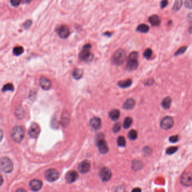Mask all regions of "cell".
I'll return each instance as SVG.
<instances>
[{
  "instance_id": "obj_1",
  "label": "cell",
  "mask_w": 192,
  "mask_h": 192,
  "mask_svg": "<svg viewBox=\"0 0 192 192\" xmlns=\"http://www.w3.org/2000/svg\"><path fill=\"white\" fill-rule=\"evenodd\" d=\"M91 47V46L90 44H86L82 47L79 54V59L81 62L87 63L91 62L93 59L94 55L90 51Z\"/></svg>"
},
{
  "instance_id": "obj_2",
  "label": "cell",
  "mask_w": 192,
  "mask_h": 192,
  "mask_svg": "<svg viewBox=\"0 0 192 192\" xmlns=\"http://www.w3.org/2000/svg\"><path fill=\"white\" fill-rule=\"evenodd\" d=\"M138 54L136 52H132L128 57L126 69L128 71H133L138 68Z\"/></svg>"
},
{
  "instance_id": "obj_3",
  "label": "cell",
  "mask_w": 192,
  "mask_h": 192,
  "mask_svg": "<svg viewBox=\"0 0 192 192\" xmlns=\"http://www.w3.org/2000/svg\"><path fill=\"white\" fill-rule=\"evenodd\" d=\"M126 58L125 51L123 49H119L115 52L112 57V63L116 65L120 66L123 64Z\"/></svg>"
},
{
  "instance_id": "obj_4",
  "label": "cell",
  "mask_w": 192,
  "mask_h": 192,
  "mask_svg": "<svg viewBox=\"0 0 192 192\" xmlns=\"http://www.w3.org/2000/svg\"><path fill=\"white\" fill-rule=\"evenodd\" d=\"M12 139L17 143H20L24 136V130L20 126H15L12 129Z\"/></svg>"
},
{
  "instance_id": "obj_5",
  "label": "cell",
  "mask_w": 192,
  "mask_h": 192,
  "mask_svg": "<svg viewBox=\"0 0 192 192\" xmlns=\"http://www.w3.org/2000/svg\"><path fill=\"white\" fill-rule=\"evenodd\" d=\"M104 136L102 133L98 134L96 137V143L99 152L102 154H106L108 151V146L106 141L104 140Z\"/></svg>"
},
{
  "instance_id": "obj_6",
  "label": "cell",
  "mask_w": 192,
  "mask_h": 192,
  "mask_svg": "<svg viewBox=\"0 0 192 192\" xmlns=\"http://www.w3.org/2000/svg\"><path fill=\"white\" fill-rule=\"evenodd\" d=\"M13 169L12 161L7 157H3L1 160V170L5 173H10Z\"/></svg>"
},
{
  "instance_id": "obj_7",
  "label": "cell",
  "mask_w": 192,
  "mask_h": 192,
  "mask_svg": "<svg viewBox=\"0 0 192 192\" xmlns=\"http://www.w3.org/2000/svg\"><path fill=\"white\" fill-rule=\"evenodd\" d=\"M180 183L185 186H192V173L190 172H184L180 177Z\"/></svg>"
},
{
  "instance_id": "obj_8",
  "label": "cell",
  "mask_w": 192,
  "mask_h": 192,
  "mask_svg": "<svg viewBox=\"0 0 192 192\" xmlns=\"http://www.w3.org/2000/svg\"><path fill=\"white\" fill-rule=\"evenodd\" d=\"M45 175L47 180L50 182H53L58 179L59 177V173L57 170L51 169L46 171Z\"/></svg>"
},
{
  "instance_id": "obj_9",
  "label": "cell",
  "mask_w": 192,
  "mask_h": 192,
  "mask_svg": "<svg viewBox=\"0 0 192 192\" xmlns=\"http://www.w3.org/2000/svg\"><path fill=\"white\" fill-rule=\"evenodd\" d=\"M174 121L171 117L167 116L164 117L161 121L160 126L162 129L169 130L172 128Z\"/></svg>"
},
{
  "instance_id": "obj_10",
  "label": "cell",
  "mask_w": 192,
  "mask_h": 192,
  "mask_svg": "<svg viewBox=\"0 0 192 192\" xmlns=\"http://www.w3.org/2000/svg\"><path fill=\"white\" fill-rule=\"evenodd\" d=\"M40 127L36 123L32 124L28 130L29 136L32 138H37L40 133Z\"/></svg>"
},
{
  "instance_id": "obj_11",
  "label": "cell",
  "mask_w": 192,
  "mask_h": 192,
  "mask_svg": "<svg viewBox=\"0 0 192 192\" xmlns=\"http://www.w3.org/2000/svg\"><path fill=\"white\" fill-rule=\"evenodd\" d=\"M100 177L104 182H106L111 179L112 177V172L111 170L107 167H103L100 171Z\"/></svg>"
},
{
  "instance_id": "obj_12",
  "label": "cell",
  "mask_w": 192,
  "mask_h": 192,
  "mask_svg": "<svg viewBox=\"0 0 192 192\" xmlns=\"http://www.w3.org/2000/svg\"><path fill=\"white\" fill-rule=\"evenodd\" d=\"M57 32L59 36L62 38H66L69 36L70 34L69 28L66 26H62L59 27L57 28Z\"/></svg>"
},
{
  "instance_id": "obj_13",
  "label": "cell",
  "mask_w": 192,
  "mask_h": 192,
  "mask_svg": "<svg viewBox=\"0 0 192 192\" xmlns=\"http://www.w3.org/2000/svg\"><path fill=\"white\" fill-rule=\"evenodd\" d=\"M91 168V165L90 161L85 160L81 162L78 166V170L82 174H86L89 172Z\"/></svg>"
},
{
  "instance_id": "obj_14",
  "label": "cell",
  "mask_w": 192,
  "mask_h": 192,
  "mask_svg": "<svg viewBox=\"0 0 192 192\" xmlns=\"http://www.w3.org/2000/svg\"><path fill=\"white\" fill-rule=\"evenodd\" d=\"M78 177L77 172L75 171H70L66 173V180L68 183H72L77 179Z\"/></svg>"
},
{
  "instance_id": "obj_15",
  "label": "cell",
  "mask_w": 192,
  "mask_h": 192,
  "mask_svg": "<svg viewBox=\"0 0 192 192\" xmlns=\"http://www.w3.org/2000/svg\"><path fill=\"white\" fill-rule=\"evenodd\" d=\"M30 187L32 190L34 192H37L40 190L42 186V183L41 181L38 179H34L30 182Z\"/></svg>"
},
{
  "instance_id": "obj_16",
  "label": "cell",
  "mask_w": 192,
  "mask_h": 192,
  "mask_svg": "<svg viewBox=\"0 0 192 192\" xmlns=\"http://www.w3.org/2000/svg\"><path fill=\"white\" fill-rule=\"evenodd\" d=\"M90 125L94 129H100L101 126V118L97 117L92 118L90 121Z\"/></svg>"
},
{
  "instance_id": "obj_17",
  "label": "cell",
  "mask_w": 192,
  "mask_h": 192,
  "mask_svg": "<svg viewBox=\"0 0 192 192\" xmlns=\"http://www.w3.org/2000/svg\"><path fill=\"white\" fill-rule=\"evenodd\" d=\"M40 85L43 90H48L51 88L52 82L47 78L42 77L40 80Z\"/></svg>"
},
{
  "instance_id": "obj_18",
  "label": "cell",
  "mask_w": 192,
  "mask_h": 192,
  "mask_svg": "<svg viewBox=\"0 0 192 192\" xmlns=\"http://www.w3.org/2000/svg\"><path fill=\"white\" fill-rule=\"evenodd\" d=\"M150 23L153 26H158L161 24V19L157 15H153L149 18Z\"/></svg>"
},
{
  "instance_id": "obj_19",
  "label": "cell",
  "mask_w": 192,
  "mask_h": 192,
  "mask_svg": "<svg viewBox=\"0 0 192 192\" xmlns=\"http://www.w3.org/2000/svg\"><path fill=\"white\" fill-rule=\"evenodd\" d=\"M135 102L132 99H128L123 104V107L124 109L127 110L131 109L135 106Z\"/></svg>"
},
{
  "instance_id": "obj_20",
  "label": "cell",
  "mask_w": 192,
  "mask_h": 192,
  "mask_svg": "<svg viewBox=\"0 0 192 192\" xmlns=\"http://www.w3.org/2000/svg\"><path fill=\"white\" fill-rule=\"evenodd\" d=\"M109 117L113 121H117L120 116V112L118 109H113L109 112Z\"/></svg>"
},
{
  "instance_id": "obj_21",
  "label": "cell",
  "mask_w": 192,
  "mask_h": 192,
  "mask_svg": "<svg viewBox=\"0 0 192 192\" xmlns=\"http://www.w3.org/2000/svg\"><path fill=\"white\" fill-rule=\"evenodd\" d=\"M132 84V81L130 79H128L127 80L125 81H120L118 82V85L120 86L121 88H127L129 87Z\"/></svg>"
},
{
  "instance_id": "obj_22",
  "label": "cell",
  "mask_w": 192,
  "mask_h": 192,
  "mask_svg": "<svg viewBox=\"0 0 192 192\" xmlns=\"http://www.w3.org/2000/svg\"><path fill=\"white\" fill-rule=\"evenodd\" d=\"M161 105L164 109H169L171 106V99L170 97L165 98L162 101Z\"/></svg>"
},
{
  "instance_id": "obj_23",
  "label": "cell",
  "mask_w": 192,
  "mask_h": 192,
  "mask_svg": "<svg viewBox=\"0 0 192 192\" xmlns=\"http://www.w3.org/2000/svg\"><path fill=\"white\" fill-rule=\"evenodd\" d=\"M83 72L82 69H76L73 72V77L76 80H80L83 76Z\"/></svg>"
},
{
  "instance_id": "obj_24",
  "label": "cell",
  "mask_w": 192,
  "mask_h": 192,
  "mask_svg": "<svg viewBox=\"0 0 192 192\" xmlns=\"http://www.w3.org/2000/svg\"><path fill=\"white\" fill-rule=\"evenodd\" d=\"M136 30L141 33H146L149 31V27L146 24H142L138 26Z\"/></svg>"
},
{
  "instance_id": "obj_25",
  "label": "cell",
  "mask_w": 192,
  "mask_h": 192,
  "mask_svg": "<svg viewBox=\"0 0 192 192\" xmlns=\"http://www.w3.org/2000/svg\"><path fill=\"white\" fill-rule=\"evenodd\" d=\"M132 123V120L131 118L126 117L123 121V127L125 129H127L131 126Z\"/></svg>"
},
{
  "instance_id": "obj_26",
  "label": "cell",
  "mask_w": 192,
  "mask_h": 192,
  "mask_svg": "<svg viewBox=\"0 0 192 192\" xmlns=\"http://www.w3.org/2000/svg\"><path fill=\"white\" fill-rule=\"evenodd\" d=\"M142 167H143V165L140 161L135 160V161L132 162V169L134 170L135 171H138V170H140L142 168Z\"/></svg>"
},
{
  "instance_id": "obj_27",
  "label": "cell",
  "mask_w": 192,
  "mask_h": 192,
  "mask_svg": "<svg viewBox=\"0 0 192 192\" xmlns=\"http://www.w3.org/2000/svg\"><path fill=\"white\" fill-rule=\"evenodd\" d=\"M24 52V48L22 46H17L13 49V53L16 56H19Z\"/></svg>"
},
{
  "instance_id": "obj_28",
  "label": "cell",
  "mask_w": 192,
  "mask_h": 192,
  "mask_svg": "<svg viewBox=\"0 0 192 192\" xmlns=\"http://www.w3.org/2000/svg\"><path fill=\"white\" fill-rule=\"evenodd\" d=\"M128 137L131 140H136L138 138V133L134 130H131L128 134Z\"/></svg>"
},
{
  "instance_id": "obj_29",
  "label": "cell",
  "mask_w": 192,
  "mask_h": 192,
  "mask_svg": "<svg viewBox=\"0 0 192 192\" xmlns=\"http://www.w3.org/2000/svg\"><path fill=\"white\" fill-rule=\"evenodd\" d=\"M16 115L17 117L19 119L23 118L24 116V112L23 108L20 106H18L17 109H16Z\"/></svg>"
},
{
  "instance_id": "obj_30",
  "label": "cell",
  "mask_w": 192,
  "mask_h": 192,
  "mask_svg": "<svg viewBox=\"0 0 192 192\" xmlns=\"http://www.w3.org/2000/svg\"><path fill=\"white\" fill-rule=\"evenodd\" d=\"M14 89L13 85L11 83H7L3 86L2 89V91L6 92L9 91H13Z\"/></svg>"
},
{
  "instance_id": "obj_31",
  "label": "cell",
  "mask_w": 192,
  "mask_h": 192,
  "mask_svg": "<svg viewBox=\"0 0 192 192\" xmlns=\"http://www.w3.org/2000/svg\"><path fill=\"white\" fill-rule=\"evenodd\" d=\"M117 144L119 146L124 147L126 145V139L123 136H119L117 139Z\"/></svg>"
},
{
  "instance_id": "obj_32",
  "label": "cell",
  "mask_w": 192,
  "mask_h": 192,
  "mask_svg": "<svg viewBox=\"0 0 192 192\" xmlns=\"http://www.w3.org/2000/svg\"><path fill=\"white\" fill-rule=\"evenodd\" d=\"M183 5V1L180 0L176 1L174 3V5L173 6V10L175 11H178L181 8V7Z\"/></svg>"
},
{
  "instance_id": "obj_33",
  "label": "cell",
  "mask_w": 192,
  "mask_h": 192,
  "mask_svg": "<svg viewBox=\"0 0 192 192\" xmlns=\"http://www.w3.org/2000/svg\"><path fill=\"white\" fill-rule=\"evenodd\" d=\"M178 150V148L177 146H170L166 149V153L167 155H173L177 152Z\"/></svg>"
},
{
  "instance_id": "obj_34",
  "label": "cell",
  "mask_w": 192,
  "mask_h": 192,
  "mask_svg": "<svg viewBox=\"0 0 192 192\" xmlns=\"http://www.w3.org/2000/svg\"><path fill=\"white\" fill-rule=\"evenodd\" d=\"M152 54H153V52H152V50L150 49H147L145 50V52H144V57L148 59L152 57Z\"/></svg>"
},
{
  "instance_id": "obj_35",
  "label": "cell",
  "mask_w": 192,
  "mask_h": 192,
  "mask_svg": "<svg viewBox=\"0 0 192 192\" xmlns=\"http://www.w3.org/2000/svg\"><path fill=\"white\" fill-rule=\"evenodd\" d=\"M186 49H187V47L186 46H183L180 47V49L178 50L177 52H175V56H177V55H179L183 54V53H184L185 51H186Z\"/></svg>"
},
{
  "instance_id": "obj_36",
  "label": "cell",
  "mask_w": 192,
  "mask_h": 192,
  "mask_svg": "<svg viewBox=\"0 0 192 192\" xmlns=\"http://www.w3.org/2000/svg\"><path fill=\"white\" fill-rule=\"evenodd\" d=\"M121 128V124L120 122H117L115 123L113 127V131L114 132H117L120 131Z\"/></svg>"
},
{
  "instance_id": "obj_37",
  "label": "cell",
  "mask_w": 192,
  "mask_h": 192,
  "mask_svg": "<svg viewBox=\"0 0 192 192\" xmlns=\"http://www.w3.org/2000/svg\"><path fill=\"white\" fill-rule=\"evenodd\" d=\"M179 140V136L178 135H173L170 136L169 138V141L171 143H176Z\"/></svg>"
},
{
  "instance_id": "obj_38",
  "label": "cell",
  "mask_w": 192,
  "mask_h": 192,
  "mask_svg": "<svg viewBox=\"0 0 192 192\" xmlns=\"http://www.w3.org/2000/svg\"><path fill=\"white\" fill-rule=\"evenodd\" d=\"M32 21L30 20H28L26 21L25 23L23 24V28L25 29L29 28L30 26H31Z\"/></svg>"
},
{
  "instance_id": "obj_39",
  "label": "cell",
  "mask_w": 192,
  "mask_h": 192,
  "mask_svg": "<svg viewBox=\"0 0 192 192\" xmlns=\"http://www.w3.org/2000/svg\"><path fill=\"white\" fill-rule=\"evenodd\" d=\"M21 1H17V0H12L10 1V3L12 6H14V7H17L20 5Z\"/></svg>"
},
{
  "instance_id": "obj_40",
  "label": "cell",
  "mask_w": 192,
  "mask_h": 192,
  "mask_svg": "<svg viewBox=\"0 0 192 192\" xmlns=\"http://www.w3.org/2000/svg\"><path fill=\"white\" fill-rule=\"evenodd\" d=\"M185 5L189 9H192V0H188L185 2Z\"/></svg>"
},
{
  "instance_id": "obj_41",
  "label": "cell",
  "mask_w": 192,
  "mask_h": 192,
  "mask_svg": "<svg viewBox=\"0 0 192 192\" xmlns=\"http://www.w3.org/2000/svg\"><path fill=\"white\" fill-rule=\"evenodd\" d=\"M168 4V1H162L161 2V8H164Z\"/></svg>"
},
{
  "instance_id": "obj_42",
  "label": "cell",
  "mask_w": 192,
  "mask_h": 192,
  "mask_svg": "<svg viewBox=\"0 0 192 192\" xmlns=\"http://www.w3.org/2000/svg\"><path fill=\"white\" fill-rule=\"evenodd\" d=\"M116 192H125V190L123 186H120L116 189Z\"/></svg>"
},
{
  "instance_id": "obj_43",
  "label": "cell",
  "mask_w": 192,
  "mask_h": 192,
  "mask_svg": "<svg viewBox=\"0 0 192 192\" xmlns=\"http://www.w3.org/2000/svg\"><path fill=\"white\" fill-rule=\"evenodd\" d=\"M153 83H154V81L153 80H151V79H150V80H147V81L146 82V83H145V85H149V86H150V85H152V84Z\"/></svg>"
},
{
  "instance_id": "obj_44",
  "label": "cell",
  "mask_w": 192,
  "mask_h": 192,
  "mask_svg": "<svg viewBox=\"0 0 192 192\" xmlns=\"http://www.w3.org/2000/svg\"><path fill=\"white\" fill-rule=\"evenodd\" d=\"M132 192H141V190L139 188H135L132 189Z\"/></svg>"
},
{
  "instance_id": "obj_45",
  "label": "cell",
  "mask_w": 192,
  "mask_h": 192,
  "mask_svg": "<svg viewBox=\"0 0 192 192\" xmlns=\"http://www.w3.org/2000/svg\"><path fill=\"white\" fill-rule=\"evenodd\" d=\"M16 192H26V191L24 189L19 188V189H17V190L16 191Z\"/></svg>"
}]
</instances>
